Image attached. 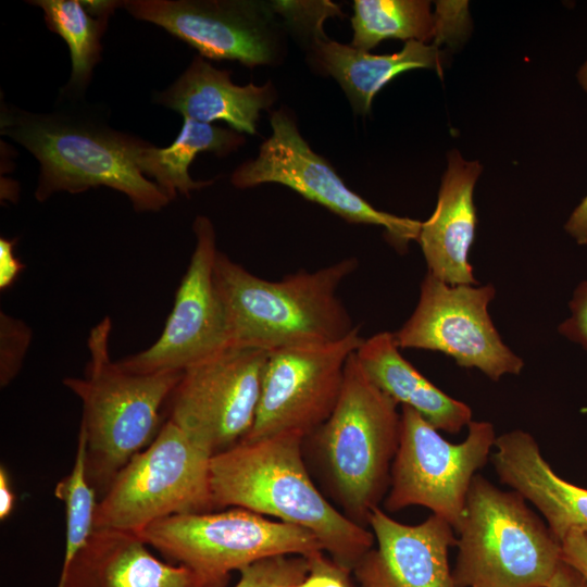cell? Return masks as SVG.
Here are the masks:
<instances>
[{"mask_svg":"<svg viewBox=\"0 0 587 587\" xmlns=\"http://www.w3.org/2000/svg\"><path fill=\"white\" fill-rule=\"evenodd\" d=\"M303 438L279 434L241 440L214 454L210 464L213 507L241 508L303 527L335 562L352 572L373 548L374 535L336 510L315 487L301 455Z\"/></svg>","mask_w":587,"mask_h":587,"instance_id":"obj_1","label":"cell"},{"mask_svg":"<svg viewBox=\"0 0 587 587\" xmlns=\"http://www.w3.org/2000/svg\"><path fill=\"white\" fill-rule=\"evenodd\" d=\"M0 130L39 163L35 198L108 187L126 195L137 212H158L172 199L137 165L143 140L117 132L98 117L58 110L33 113L2 104Z\"/></svg>","mask_w":587,"mask_h":587,"instance_id":"obj_2","label":"cell"},{"mask_svg":"<svg viewBox=\"0 0 587 587\" xmlns=\"http://www.w3.org/2000/svg\"><path fill=\"white\" fill-rule=\"evenodd\" d=\"M357 266L355 258H347L313 272L300 270L267 280L218 251L214 284L230 346L272 350L344 339L358 326L337 291Z\"/></svg>","mask_w":587,"mask_h":587,"instance_id":"obj_3","label":"cell"},{"mask_svg":"<svg viewBox=\"0 0 587 587\" xmlns=\"http://www.w3.org/2000/svg\"><path fill=\"white\" fill-rule=\"evenodd\" d=\"M111 330L109 316L90 329L85 376L63 379L82 402L80 428L87 439L89 482L105 489L155 437L162 407L183 374H139L122 369L110 354Z\"/></svg>","mask_w":587,"mask_h":587,"instance_id":"obj_4","label":"cell"},{"mask_svg":"<svg viewBox=\"0 0 587 587\" xmlns=\"http://www.w3.org/2000/svg\"><path fill=\"white\" fill-rule=\"evenodd\" d=\"M527 502L480 474L473 477L455 528V587H548L562 546Z\"/></svg>","mask_w":587,"mask_h":587,"instance_id":"obj_5","label":"cell"},{"mask_svg":"<svg viewBox=\"0 0 587 587\" xmlns=\"http://www.w3.org/2000/svg\"><path fill=\"white\" fill-rule=\"evenodd\" d=\"M397 407L369 378L354 352L338 401L315 430L336 496L346 515L362 526L390 483L400 436Z\"/></svg>","mask_w":587,"mask_h":587,"instance_id":"obj_6","label":"cell"},{"mask_svg":"<svg viewBox=\"0 0 587 587\" xmlns=\"http://www.w3.org/2000/svg\"><path fill=\"white\" fill-rule=\"evenodd\" d=\"M136 534L168 561L190 569L201 587H224L233 571L262 559L324 550L312 532L241 508L172 515Z\"/></svg>","mask_w":587,"mask_h":587,"instance_id":"obj_7","label":"cell"},{"mask_svg":"<svg viewBox=\"0 0 587 587\" xmlns=\"http://www.w3.org/2000/svg\"><path fill=\"white\" fill-rule=\"evenodd\" d=\"M212 457L166 420L105 489L97 504L95 529L138 533L167 516L212 511Z\"/></svg>","mask_w":587,"mask_h":587,"instance_id":"obj_8","label":"cell"},{"mask_svg":"<svg viewBox=\"0 0 587 587\" xmlns=\"http://www.w3.org/2000/svg\"><path fill=\"white\" fill-rule=\"evenodd\" d=\"M399 446L390 470L385 508L429 509L455 530L477 471L486 465L497 439L491 423L472 421L460 444L446 440L414 409L401 405Z\"/></svg>","mask_w":587,"mask_h":587,"instance_id":"obj_9","label":"cell"},{"mask_svg":"<svg viewBox=\"0 0 587 587\" xmlns=\"http://www.w3.org/2000/svg\"><path fill=\"white\" fill-rule=\"evenodd\" d=\"M268 351L229 346L185 370L167 420L212 455L240 442L254 423Z\"/></svg>","mask_w":587,"mask_h":587,"instance_id":"obj_10","label":"cell"},{"mask_svg":"<svg viewBox=\"0 0 587 587\" xmlns=\"http://www.w3.org/2000/svg\"><path fill=\"white\" fill-rule=\"evenodd\" d=\"M495 296L491 284L449 285L427 272L416 308L394 333L396 342L400 349L442 352L494 382L505 374L517 375L524 362L504 345L488 313Z\"/></svg>","mask_w":587,"mask_h":587,"instance_id":"obj_11","label":"cell"},{"mask_svg":"<svg viewBox=\"0 0 587 587\" xmlns=\"http://www.w3.org/2000/svg\"><path fill=\"white\" fill-rule=\"evenodd\" d=\"M363 340L357 327L337 341L270 350L254 423L242 440L315 432L332 414L348 359Z\"/></svg>","mask_w":587,"mask_h":587,"instance_id":"obj_12","label":"cell"},{"mask_svg":"<svg viewBox=\"0 0 587 587\" xmlns=\"http://www.w3.org/2000/svg\"><path fill=\"white\" fill-rule=\"evenodd\" d=\"M270 122L272 134L260 146L258 157L233 173L230 182L236 188L282 184L349 223L383 226L388 241L399 251L417 240L421 221L379 211L350 190L329 163L310 148L285 110L274 111Z\"/></svg>","mask_w":587,"mask_h":587,"instance_id":"obj_13","label":"cell"},{"mask_svg":"<svg viewBox=\"0 0 587 587\" xmlns=\"http://www.w3.org/2000/svg\"><path fill=\"white\" fill-rule=\"evenodd\" d=\"M196 245L159 338L118 365L133 373L184 372L229 347L224 310L214 284L217 255L212 222L198 215Z\"/></svg>","mask_w":587,"mask_h":587,"instance_id":"obj_14","label":"cell"},{"mask_svg":"<svg viewBox=\"0 0 587 587\" xmlns=\"http://www.w3.org/2000/svg\"><path fill=\"white\" fill-rule=\"evenodd\" d=\"M132 16L155 24L197 49L201 57L253 67L279 53L277 24L267 1L127 0Z\"/></svg>","mask_w":587,"mask_h":587,"instance_id":"obj_15","label":"cell"},{"mask_svg":"<svg viewBox=\"0 0 587 587\" xmlns=\"http://www.w3.org/2000/svg\"><path fill=\"white\" fill-rule=\"evenodd\" d=\"M367 524L377 546L352 571L362 587H455L449 550L458 537L446 520L432 514L405 525L376 507Z\"/></svg>","mask_w":587,"mask_h":587,"instance_id":"obj_16","label":"cell"},{"mask_svg":"<svg viewBox=\"0 0 587 587\" xmlns=\"http://www.w3.org/2000/svg\"><path fill=\"white\" fill-rule=\"evenodd\" d=\"M483 166L466 161L458 150L448 152L436 208L422 222L417 241L427 272L449 285H477L469 261L477 215L474 187Z\"/></svg>","mask_w":587,"mask_h":587,"instance_id":"obj_17","label":"cell"},{"mask_svg":"<svg viewBox=\"0 0 587 587\" xmlns=\"http://www.w3.org/2000/svg\"><path fill=\"white\" fill-rule=\"evenodd\" d=\"M494 448L491 461L500 482L540 512L557 539L562 541L571 530L587 533V489L557 475L530 434H502Z\"/></svg>","mask_w":587,"mask_h":587,"instance_id":"obj_18","label":"cell"},{"mask_svg":"<svg viewBox=\"0 0 587 587\" xmlns=\"http://www.w3.org/2000/svg\"><path fill=\"white\" fill-rule=\"evenodd\" d=\"M132 532L95 529L64 587H201L185 565L164 562Z\"/></svg>","mask_w":587,"mask_h":587,"instance_id":"obj_19","label":"cell"},{"mask_svg":"<svg viewBox=\"0 0 587 587\" xmlns=\"http://www.w3.org/2000/svg\"><path fill=\"white\" fill-rule=\"evenodd\" d=\"M276 98L271 82L255 86L235 85L228 71H221L196 55L187 70L165 90L153 93V101L180 113L184 118L211 124L226 122L238 133L257 134L262 110Z\"/></svg>","mask_w":587,"mask_h":587,"instance_id":"obj_20","label":"cell"},{"mask_svg":"<svg viewBox=\"0 0 587 587\" xmlns=\"http://www.w3.org/2000/svg\"><path fill=\"white\" fill-rule=\"evenodd\" d=\"M399 349L394 333L382 332L364 338L355 357L369 378L398 404L414 409L437 430L461 432L472 422L471 408L430 383Z\"/></svg>","mask_w":587,"mask_h":587,"instance_id":"obj_21","label":"cell"},{"mask_svg":"<svg viewBox=\"0 0 587 587\" xmlns=\"http://www.w3.org/2000/svg\"><path fill=\"white\" fill-rule=\"evenodd\" d=\"M312 48L321 67L362 115L370 113L374 96L396 76L415 68L434 70L440 77L444 73V53L433 43L410 40L399 52L372 54L325 37L314 40Z\"/></svg>","mask_w":587,"mask_h":587,"instance_id":"obj_22","label":"cell"},{"mask_svg":"<svg viewBox=\"0 0 587 587\" xmlns=\"http://www.w3.org/2000/svg\"><path fill=\"white\" fill-rule=\"evenodd\" d=\"M245 143V137L228 128L216 127L191 118H184L180 133L167 148H157L142 141L137 153V165L145 176L173 200L177 193L189 197L192 190L207 187L213 180H193L189 165L200 152L226 155Z\"/></svg>","mask_w":587,"mask_h":587,"instance_id":"obj_23","label":"cell"},{"mask_svg":"<svg viewBox=\"0 0 587 587\" xmlns=\"http://www.w3.org/2000/svg\"><path fill=\"white\" fill-rule=\"evenodd\" d=\"M42 9L49 30L66 42L72 60L71 78L65 86L70 97H82L93 67L101 60V37L109 16L121 1L35 0Z\"/></svg>","mask_w":587,"mask_h":587,"instance_id":"obj_24","label":"cell"},{"mask_svg":"<svg viewBox=\"0 0 587 587\" xmlns=\"http://www.w3.org/2000/svg\"><path fill=\"white\" fill-rule=\"evenodd\" d=\"M351 46L366 51L386 39H434L435 18L425 0H354Z\"/></svg>","mask_w":587,"mask_h":587,"instance_id":"obj_25","label":"cell"},{"mask_svg":"<svg viewBox=\"0 0 587 587\" xmlns=\"http://www.w3.org/2000/svg\"><path fill=\"white\" fill-rule=\"evenodd\" d=\"M54 495L65 505V551L57 587H64L76 557L88 544L95 530L98 502L95 487L87 474V439L79 428L73 467L55 486Z\"/></svg>","mask_w":587,"mask_h":587,"instance_id":"obj_26","label":"cell"},{"mask_svg":"<svg viewBox=\"0 0 587 587\" xmlns=\"http://www.w3.org/2000/svg\"><path fill=\"white\" fill-rule=\"evenodd\" d=\"M308 572L303 555H276L259 560L239 571L234 587H294Z\"/></svg>","mask_w":587,"mask_h":587,"instance_id":"obj_27","label":"cell"},{"mask_svg":"<svg viewBox=\"0 0 587 587\" xmlns=\"http://www.w3.org/2000/svg\"><path fill=\"white\" fill-rule=\"evenodd\" d=\"M273 13L283 16L291 29L310 37L311 42L325 38L323 23L330 16H342L330 1H267Z\"/></svg>","mask_w":587,"mask_h":587,"instance_id":"obj_28","label":"cell"},{"mask_svg":"<svg viewBox=\"0 0 587 587\" xmlns=\"http://www.w3.org/2000/svg\"><path fill=\"white\" fill-rule=\"evenodd\" d=\"M33 339L32 328L21 319L0 312V386L7 387L22 370Z\"/></svg>","mask_w":587,"mask_h":587,"instance_id":"obj_29","label":"cell"},{"mask_svg":"<svg viewBox=\"0 0 587 587\" xmlns=\"http://www.w3.org/2000/svg\"><path fill=\"white\" fill-rule=\"evenodd\" d=\"M435 36L433 45L457 48L470 35L471 17L467 1H435Z\"/></svg>","mask_w":587,"mask_h":587,"instance_id":"obj_30","label":"cell"},{"mask_svg":"<svg viewBox=\"0 0 587 587\" xmlns=\"http://www.w3.org/2000/svg\"><path fill=\"white\" fill-rule=\"evenodd\" d=\"M324 550L312 552L305 557L308 572L304 578L294 587H352L351 571L325 557Z\"/></svg>","mask_w":587,"mask_h":587,"instance_id":"obj_31","label":"cell"},{"mask_svg":"<svg viewBox=\"0 0 587 587\" xmlns=\"http://www.w3.org/2000/svg\"><path fill=\"white\" fill-rule=\"evenodd\" d=\"M569 307L571 315L559 325L558 330L587 350V280L575 288Z\"/></svg>","mask_w":587,"mask_h":587,"instance_id":"obj_32","label":"cell"},{"mask_svg":"<svg viewBox=\"0 0 587 587\" xmlns=\"http://www.w3.org/2000/svg\"><path fill=\"white\" fill-rule=\"evenodd\" d=\"M562 561L587 580V533L571 530L561 541Z\"/></svg>","mask_w":587,"mask_h":587,"instance_id":"obj_33","label":"cell"},{"mask_svg":"<svg viewBox=\"0 0 587 587\" xmlns=\"http://www.w3.org/2000/svg\"><path fill=\"white\" fill-rule=\"evenodd\" d=\"M16 239L0 238V289L13 285L24 268V264L14 254Z\"/></svg>","mask_w":587,"mask_h":587,"instance_id":"obj_34","label":"cell"},{"mask_svg":"<svg viewBox=\"0 0 587 587\" xmlns=\"http://www.w3.org/2000/svg\"><path fill=\"white\" fill-rule=\"evenodd\" d=\"M564 230L578 245H587V196L571 213L564 224Z\"/></svg>","mask_w":587,"mask_h":587,"instance_id":"obj_35","label":"cell"},{"mask_svg":"<svg viewBox=\"0 0 587 587\" xmlns=\"http://www.w3.org/2000/svg\"><path fill=\"white\" fill-rule=\"evenodd\" d=\"M548 587H587V580L575 569L562 561Z\"/></svg>","mask_w":587,"mask_h":587,"instance_id":"obj_36","label":"cell"},{"mask_svg":"<svg viewBox=\"0 0 587 587\" xmlns=\"http://www.w3.org/2000/svg\"><path fill=\"white\" fill-rule=\"evenodd\" d=\"M15 495L5 467L0 469V520H5L13 511Z\"/></svg>","mask_w":587,"mask_h":587,"instance_id":"obj_37","label":"cell"},{"mask_svg":"<svg viewBox=\"0 0 587 587\" xmlns=\"http://www.w3.org/2000/svg\"><path fill=\"white\" fill-rule=\"evenodd\" d=\"M576 77L580 88L587 92V60L578 68Z\"/></svg>","mask_w":587,"mask_h":587,"instance_id":"obj_38","label":"cell"}]
</instances>
